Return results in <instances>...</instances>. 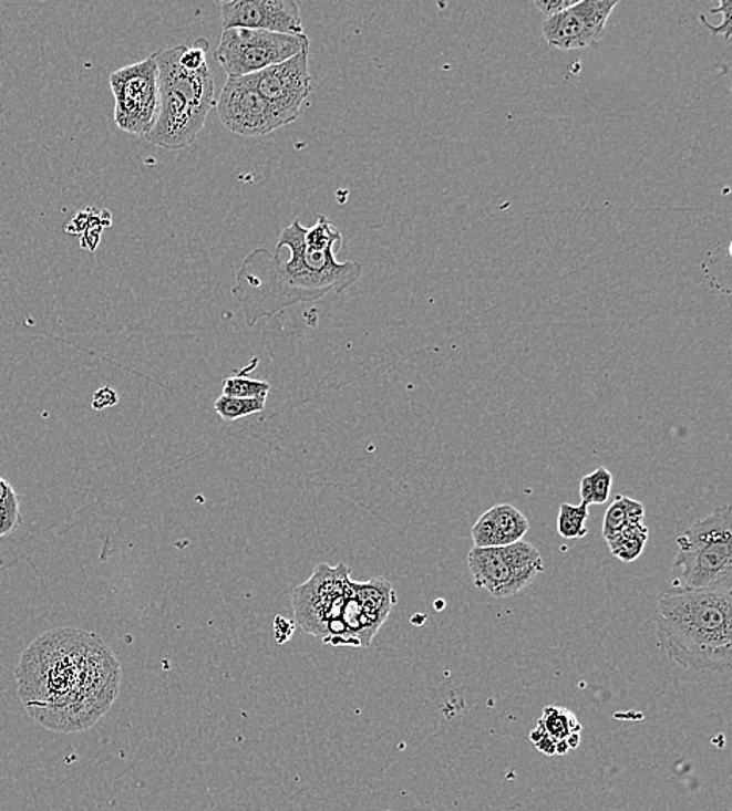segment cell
Listing matches in <instances>:
<instances>
[{
	"mask_svg": "<svg viewBox=\"0 0 732 811\" xmlns=\"http://www.w3.org/2000/svg\"><path fill=\"white\" fill-rule=\"evenodd\" d=\"M350 582L352 578L346 563L337 566L319 563L311 578L292 592L296 623L326 645L346 646V627L341 615Z\"/></svg>",
	"mask_w": 732,
	"mask_h": 811,
	"instance_id": "6",
	"label": "cell"
},
{
	"mask_svg": "<svg viewBox=\"0 0 732 811\" xmlns=\"http://www.w3.org/2000/svg\"><path fill=\"white\" fill-rule=\"evenodd\" d=\"M648 534L650 532H648L646 524H635V527L623 529L606 543H608L612 555H616L621 562L631 563L638 561L643 550H646Z\"/></svg>",
	"mask_w": 732,
	"mask_h": 811,
	"instance_id": "18",
	"label": "cell"
},
{
	"mask_svg": "<svg viewBox=\"0 0 732 811\" xmlns=\"http://www.w3.org/2000/svg\"><path fill=\"white\" fill-rule=\"evenodd\" d=\"M91 212H93V209H86V211L78 212V215L74 216V219H72L70 225H68L66 227L68 233H71V235L85 233V231L87 230V227H90Z\"/></svg>",
	"mask_w": 732,
	"mask_h": 811,
	"instance_id": "29",
	"label": "cell"
},
{
	"mask_svg": "<svg viewBox=\"0 0 732 811\" xmlns=\"http://www.w3.org/2000/svg\"><path fill=\"white\" fill-rule=\"evenodd\" d=\"M249 77L258 93L268 101L281 127H286L297 121L312 91L310 49Z\"/></svg>",
	"mask_w": 732,
	"mask_h": 811,
	"instance_id": "10",
	"label": "cell"
},
{
	"mask_svg": "<svg viewBox=\"0 0 732 811\" xmlns=\"http://www.w3.org/2000/svg\"><path fill=\"white\" fill-rule=\"evenodd\" d=\"M582 726L569 708L548 706L544 708L537 727L529 740L537 751L545 756H566L581 742Z\"/></svg>",
	"mask_w": 732,
	"mask_h": 811,
	"instance_id": "15",
	"label": "cell"
},
{
	"mask_svg": "<svg viewBox=\"0 0 732 811\" xmlns=\"http://www.w3.org/2000/svg\"><path fill=\"white\" fill-rule=\"evenodd\" d=\"M293 630H296V626H293L292 622L283 618V616H277L276 622H274V637H276V642L280 643V645L281 643L289 642L292 638Z\"/></svg>",
	"mask_w": 732,
	"mask_h": 811,
	"instance_id": "28",
	"label": "cell"
},
{
	"mask_svg": "<svg viewBox=\"0 0 732 811\" xmlns=\"http://www.w3.org/2000/svg\"><path fill=\"white\" fill-rule=\"evenodd\" d=\"M216 110L225 127L243 138H261L281 128L276 113L258 93L249 75L227 79L216 101Z\"/></svg>",
	"mask_w": 732,
	"mask_h": 811,
	"instance_id": "12",
	"label": "cell"
},
{
	"mask_svg": "<svg viewBox=\"0 0 732 811\" xmlns=\"http://www.w3.org/2000/svg\"><path fill=\"white\" fill-rule=\"evenodd\" d=\"M732 510L723 506L701 518L677 539L674 569H680L677 585L707 589L732 574Z\"/></svg>",
	"mask_w": 732,
	"mask_h": 811,
	"instance_id": "5",
	"label": "cell"
},
{
	"mask_svg": "<svg viewBox=\"0 0 732 811\" xmlns=\"http://www.w3.org/2000/svg\"><path fill=\"white\" fill-rule=\"evenodd\" d=\"M578 0H536L535 6L543 11L545 18L560 13V11L570 9Z\"/></svg>",
	"mask_w": 732,
	"mask_h": 811,
	"instance_id": "27",
	"label": "cell"
},
{
	"mask_svg": "<svg viewBox=\"0 0 732 811\" xmlns=\"http://www.w3.org/2000/svg\"><path fill=\"white\" fill-rule=\"evenodd\" d=\"M270 384L266 381L250 379L246 376H231L224 381V395L235 398H268Z\"/></svg>",
	"mask_w": 732,
	"mask_h": 811,
	"instance_id": "24",
	"label": "cell"
},
{
	"mask_svg": "<svg viewBox=\"0 0 732 811\" xmlns=\"http://www.w3.org/2000/svg\"><path fill=\"white\" fill-rule=\"evenodd\" d=\"M658 643L674 664L724 673L732 665V574L707 589L674 584L659 597Z\"/></svg>",
	"mask_w": 732,
	"mask_h": 811,
	"instance_id": "3",
	"label": "cell"
},
{
	"mask_svg": "<svg viewBox=\"0 0 732 811\" xmlns=\"http://www.w3.org/2000/svg\"><path fill=\"white\" fill-rule=\"evenodd\" d=\"M467 563L476 588L498 600L516 596L545 570L543 555L525 540L508 547L474 548Z\"/></svg>",
	"mask_w": 732,
	"mask_h": 811,
	"instance_id": "7",
	"label": "cell"
},
{
	"mask_svg": "<svg viewBox=\"0 0 732 811\" xmlns=\"http://www.w3.org/2000/svg\"><path fill=\"white\" fill-rule=\"evenodd\" d=\"M223 29L262 30L305 35L299 3L293 0H227L219 2Z\"/></svg>",
	"mask_w": 732,
	"mask_h": 811,
	"instance_id": "14",
	"label": "cell"
},
{
	"mask_svg": "<svg viewBox=\"0 0 732 811\" xmlns=\"http://www.w3.org/2000/svg\"><path fill=\"white\" fill-rule=\"evenodd\" d=\"M529 531L528 518L511 505L494 506L472 528L475 548L508 547L524 540Z\"/></svg>",
	"mask_w": 732,
	"mask_h": 811,
	"instance_id": "16",
	"label": "cell"
},
{
	"mask_svg": "<svg viewBox=\"0 0 732 811\" xmlns=\"http://www.w3.org/2000/svg\"><path fill=\"white\" fill-rule=\"evenodd\" d=\"M587 518H589V506L581 502L571 506L563 502L559 509L558 532L564 539H582L587 536Z\"/></svg>",
	"mask_w": 732,
	"mask_h": 811,
	"instance_id": "21",
	"label": "cell"
},
{
	"mask_svg": "<svg viewBox=\"0 0 732 811\" xmlns=\"http://www.w3.org/2000/svg\"><path fill=\"white\" fill-rule=\"evenodd\" d=\"M265 399L235 398L223 395V397L216 399L215 410L224 422L233 424V422L239 420V418L261 413V410H265Z\"/></svg>",
	"mask_w": 732,
	"mask_h": 811,
	"instance_id": "22",
	"label": "cell"
},
{
	"mask_svg": "<svg viewBox=\"0 0 732 811\" xmlns=\"http://www.w3.org/2000/svg\"><path fill=\"white\" fill-rule=\"evenodd\" d=\"M395 603V590L386 579L373 578L369 582L352 579L341 615L346 627V646H371Z\"/></svg>",
	"mask_w": 732,
	"mask_h": 811,
	"instance_id": "11",
	"label": "cell"
},
{
	"mask_svg": "<svg viewBox=\"0 0 732 811\" xmlns=\"http://www.w3.org/2000/svg\"><path fill=\"white\" fill-rule=\"evenodd\" d=\"M307 49H310L307 35L228 29L220 35L215 56L228 77H246L283 63Z\"/></svg>",
	"mask_w": 732,
	"mask_h": 811,
	"instance_id": "8",
	"label": "cell"
},
{
	"mask_svg": "<svg viewBox=\"0 0 732 811\" xmlns=\"http://www.w3.org/2000/svg\"><path fill=\"white\" fill-rule=\"evenodd\" d=\"M22 524L21 502L14 487L0 476V539L14 534Z\"/></svg>",
	"mask_w": 732,
	"mask_h": 811,
	"instance_id": "19",
	"label": "cell"
},
{
	"mask_svg": "<svg viewBox=\"0 0 732 811\" xmlns=\"http://www.w3.org/2000/svg\"><path fill=\"white\" fill-rule=\"evenodd\" d=\"M114 95V122L122 132L146 136L158 117V66L154 53L110 75Z\"/></svg>",
	"mask_w": 732,
	"mask_h": 811,
	"instance_id": "9",
	"label": "cell"
},
{
	"mask_svg": "<svg viewBox=\"0 0 732 811\" xmlns=\"http://www.w3.org/2000/svg\"><path fill=\"white\" fill-rule=\"evenodd\" d=\"M617 3L619 0H578L570 9L544 19V38L559 51L590 48L604 38Z\"/></svg>",
	"mask_w": 732,
	"mask_h": 811,
	"instance_id": "13",
	"label": "cell"
},
{
	"mask_svg": "<svg viewBox=\"0 0 732 811\" xmlns=\"http://www.w3.org/2000/svg\"><path fill=\"white\" fill-rule=\"evenodd\" d=\"M732 0H722L720 2V6L716 7V9H712V14H722L723 21L722 24H719L716 27L709 24L707 19L701 17V22H703L704 27L709 30V32H712V35H723L724 40H730L731 38V13H732Z\"/></svg>",
	"mask_w": 732,
	"mask_h": 811,
	"instance_id": "25",
	"label": "cell"
},
{
	"mask_svg": "<svg viewBox=\"0 0 732 811\" xmlns=\"http://www.w3.org/2000/svg\"><path fill=\"white\" fill-rule=\"evenodd\" d=\"M117 402H120V399H117L116 391H113L112 387L105 386L95 392L91 406H93L94 410H104L106 407L117 405Z\"/></svg>",
	"mask_w": 732,
	"mask_h": 811,
	"instance_id": "26",
	"label": "cell"
},
{
	"mask_svg": "<svg viewBox=\"0 0 732 811\" xmlns=\"http://www.w3.org/2000/svg\"><path fill=\"white\" fill-rule=\"evenodd\" d=\"M19 698L38 725L55 732L90 729L120 696L116 656L91 632L56 627L40 635L17 669Z\"/></svg>",
	"mask_w": 732,
	"mask_h": 811,
	"instance_id": "1",
	"label": "cell"
},
{
	"mask_svg": "<svg viewBox=\"0 0 732 811\" xmlns=\"http://www.w3.org/2000/svg\"><path fill=\"white\" fill-rule=\"evenodd\" d=\"M643 518H646V508H643L642 502L631 500L625 495H617L616 500L606 510L604 518L606 542L623 529L643 523Z\"/></svg>",
	"mask_w": 732,
	"mask_h": 811,
	"instance_id": "17",
	"label": "cell"
},
{
	"mask_svg": "<svg viewBox=\"0 0 732 811\" xmlns=\"http://www.w3.org/2000/svg\"><path fill=\"white\" fill-rule=\"evenodd\" d=\"M183 44L154 53L158 66V117L148 143L181 150L197 139L216 108L215 79L208 66L189 71L181 63Z\"/></svg>",
	"mask_w": 732,
	"mask_h": 811,
	"instance_id": "4",
	"label": "cell"
},
{
	"mask_svg": "<svg viewBox=\"0 0 732 811\" xmlns=\"http://www.w3.org/2000/svg\"><path fill=\"white\" fill-rule=\"evenodd\" d=\"M612 474L608 468L600 467L592 474L585 476L579 482V497L581 502L590 505H605L611 495Z\"/></svg>",
	"mask_w": 732,
	"mask_h": 811,
	"instance_id": "20",
	"label": "cell"
},
{
	"mask_svg": "<svg viewBox=\"0 0 732 811\" xmlns=\"http://www.w3.org/2000/svg\"><path fill=\"white\" fill-rule=\"evenodd\" d=\"M341 242V231H338L330 220L322 215L318 217L315 227L307 228V233H305V243L311 251L337 250Z\"/></svg>",
	"mask_w": 732,
	"mask_h": 811,
	"instance_id": "23",
	"label": "cell"
},
{
	"mask_svg": "<svg viewBox=\"0 0 732 811\" xmlns=\"http://www.w3.org/2000/svg\"><path fill=\"white\" fill-rule=\"evenodd\" d=\"M307 228L293 220L278 238L277 250L289 249V259L265 249L251 251L236 273L231 294L241 304L247 325L272 319L288 308L312 303L328 292L342 294L360 280L362 266L339 262L337 250L311 251L305 243Z\"/></svg>",
	"mask_w": 732,
	"mask_h": 811,
	"instance_id": "2",
	"label": "cell"
}]
</instances>
